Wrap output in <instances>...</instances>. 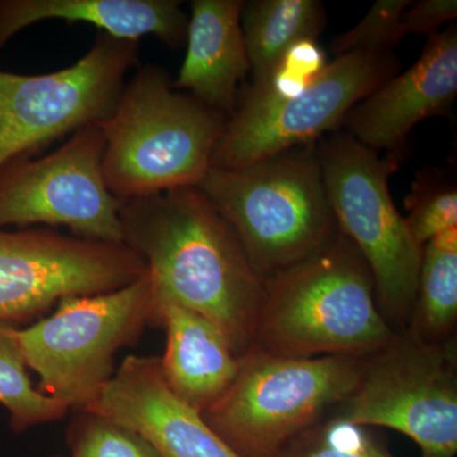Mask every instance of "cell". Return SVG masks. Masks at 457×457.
<instances>
[{
	"instance_id": "cell-1",
	"label": "cell",
	"mask_w": 457,
	"mask_h": 457,
	"mask_svg": "<svg viewBox=\"0 0 457 457\" xmlns=\"http://www.w3.org/2000/svg\"><path fill=\"white\" fill-rule=\"evenodd\" d=\"M123 245L143 258L153 306L176 303L212 321L237 357L253 347L262 278L233 227L197 187L121 204Z\"/></svg>"
},
{
	"instance_id": "cell-2",
	"label": "cell",
	"mask_w": 457,
	"mask_h": 457,
	"mask_svg": "<svg viewBox=\"0 0 457 457\" xmlns=\"http://www.w3.org/2000/svg\"><path fill=\"white\" fill-rule=\"evenodd\" d=\"M395 335L378 311L368 262L339 231L317 254L267 279L253 347L293 359H365Z\"/></svg>"
},
{
	"instance_id": "cell-3",
	"label": "cell",
	"mask_w": 457,
	"mask_h": 457,
	"mask_svg": "<svg viewBox=\"0 0 457 457\" xmlns=\"http://www.w3.org/2000/svg\"><path fill=\"white\" fill-rule=\"evenodd\" d=\"M227 121L225 114L177 92L162 66H137L113 112L99 123L108 191L123 204L197 187L212 168Z\"/></svg>"
},
{
	"instance_id": "cell-4",
	"label": "cell",
	"mask_w": 457,
	"mask_h": 457,
	"mask_svg": "<svg viewBox=\"0 0 457 457\" xmlns=\"http://www.w3.org/2000/svg\"><path fill=\"white\" fill-rule=\"evenodd\" d=\"M197 188L233 227L266 281L317 254L339 233L315 141L246 167L210 168Z\"/></svg>"
},
{
	"instance_id": "cell-5",
	"label": "cell",
	"mask_w": 457,
	"mask_h": 457,
	"mask_svg": "<svg viewBox=\"0 0 457 457\" xmlns=\"http://www.w3.org/2000/svg\"><path fill=\"white\" fill-rule=\"evenodd\" d=\"M233 384L204 411L206 425L239 457H276L295 436L350 398L363 359H293L252 347Z\"/></svg>"
},
{
	"instance_id": "cell-6",
	"label": "cell",
	"mask_w": 457,
	"mask_h": 457,
	"mask_svg": "<svg viewBox=\"0 0 457 457\" xmlns=\"http://www.w3.org/2000/svg\"><path fill=\"white\" fill-rule=\"evenodd\" d=\"M153 324L149 272L110 293L60 300L54 314L12 336L38 392L71 411L88 407L114 374V356Z\"/></svg>"
},
{
	"instance_id": "cell-7",
	"label": "cell",
	"mask_w": 457,
	"mask_h": 457,
	"mask_svg": "<svg viewBox=\"0 0 457 457\" xmlns=\"http://www.w3.org/2000/svg\"><path fill=\"white\" fill-rule=\"evenodd\" d=\"M318 156L339 231L371 270L378 311L395 332L404 330L416 302L422 248L390 196L387 177L395 156L381 159L348 132L324 140Z\"/></svg>"
},
{
	"instance_id": "cell-8",
	"label": "cell",
	"mask_w": 457,
	"mask_h": 457,
	"mask_svg": "<svg viewBox=\"0 0 457 457\" xmlns=\"http://www.w3.org/2000/svg\"><path fill=\"white\" fill-rule=\"evenodd\" d=\"M336 411L354 425L403 433L423 457H456V337L435 345L399 330L363 359L356 389Z\"/></svg>"
},
{
	"instance_id": "cell-9",
	"label": "cell",
	"mask_w": 457,
	"mask_h": 457,
	"mask_svg": "<svg viewBox=\"0 0 457 457\" xmlns=\"http://www.w3.org/2000/svg\"><path fill=\"white\" fill-rule=\"evenodd\" d=\"M139 41L99 31L73 65L54 73L0 71V165L111 116L139 62Z\"/></svg>"
},
{
	"instance_id": "cell-10",
	"label": "cell",
	"mask_w": 457,
	"mask_h": 457,
	"mask_svg": "<svg viewBox=\"0 0 457 457\" xmlns=\"http://www.w3.org/2000/svg\"><path fill=\"white\" fill-rule=\"evenodd\" d=\"M104 152L96 123L49 155H21L0 165V228L65 227L71 236L123 243L122 204L104 182Z\"/></svg>"
},
{
	"instance_id": "cell-11",
	"label": "cell",
	"mask_w": 457,
	"mask_h": 457,
	"mask_svg": "<svg viewBox=\"0 0 457 457\" xmlns=\"http://www.w3.org/2000/svg\"><path fill=\"white\" fill-rule=\"evenodd\" d=\"M147 270L123 243L51 228H0V323H29L71 296L110 293Z\"/></svg>"
},
{
	"instance_id": "cell-12",
	"label": "cell",
	"mask_w": 457,
	"mask_h": 457,
	"mask_svg": "<svg viewBox=\"0 0 457 457\" xmlns=\"http://www.w3.org/2000/svg\"><path fill=\"white\" fill-rule=\"evenodd\" d=\"M398 71L392 50L351 51L327 64L296 97L261 110L237 108L213 149L212 168L236 170L314 143Z\"/></svg>"
},
{
	"instance_id": "cell-13",
	"label": "cell",
	"mask_w": 457,
	"mask_h": 457,
	"mask_svg": "<svg viewBox=\"0 0 457 457\" xmlns=\"http://www.w3.org/2000/svg\"><path fill=\"white\" fill-rule=\"evenodd\" d=\"M130 427L159 457H239L177 398L162 374L161 357L130 354L88 407Z\"/></svg>"
},
{
	"instance_id": "cell-14",
	"label": "cell",
	"mask_w": 457,
	"mask_h": 457,
	"mask_svg": "<svg viewBox=\"0 0 457 457\" xmlns=\"http://www.w3.org/2000/svg\"><path fill=\"white\" fill-rule=\"evenodd\" d=\"M457 93V29L429 36L416 64L352 108L342 123L378 153L402 147L411 129L450 110Z\"/></svg>"
},
{
	"instance_id": "cell-15",
	"label": "cell",
	"mask_w": 457,
	"mask_h": 457,
	"mask_svg": "<svg viewBox=\"0 0 457 457\" xmlns=\"http://www.w3.org/2000/svg\"><path fill=\"white\" fill-rule=\"evenodd\" d=\"M177 0H0V53L18 32L42 21L84 22L123 40L154 36L170 49L187 40L188 17Z\"/></svg>"
},
{
	"instance_id": "cell-16",
	"label": "cell",
	"mask_w": 457,
	"mask_h": 457,
	"mask_svg": "<svg viewBox=\"0 0 457 457\" xmlns=\"http://www.w3.org/2000/svg\"><path fill=\"white\" fill-rule=\"evenodd\" d=\"M242 0H194L188 17L187 54L174 88L231 117L237 84L251 69L243 36Z\"/></svg>"
},
{
	"instance_id": "cell-17",
	"label": "cell",
	"mask_w": 457,
	"mask_h": 457,
	"mask_svg": "<svg viewBox=\"0 0 457 457\" xmlns=\"http://www.w3.org/2000/svg\"><path fill=\"white\" fill-rule=\"evenodd\" d=\"M153 326L163 327L167 335L161 357L165 383L177 398L203 414L233 384L239 359L212 321L179 303L153 306Z\"/></svg>"
},
{
	"instance_id": "cell-18",
	"label": "cell",
	"mask_w": 457,
	"mask_h": 457,
	"mask_svg": "<svg viewBox=\"0 0 457 457\" xmlns=\"http://www.w3.org/2000/svg\"><path fill=\"white\" fill-rule=\"evenodd\" d=\"M240 22L257 84L294 44L317 40L326 25V12L318 0H254L243 4Z\"/></svg>"
},
{
	"instance_id": "cell-19",
	"label": "cell",
	"mask_w": 457,
	"mask_h": 457,
	"mask_svg": "<svg viewBox=\"0 0 457 457\" xmlns=\"http://www.w3.org/2000/svg\"><path fill=\"white\" fill-rule=\"evenodd\" d=\"M456 323L457 228H453L423 245L416 302L405 330L437 345L456 337Z\"/></svg>"
},
{
	"instance_id": "cell-20",
	"label": "cell",
	"mask_w": 457,
	"mask_h": 457,
	"mask_svg": "<svg viewBox=\"0 0 457 457\" xmlns=\"http://www.w3.org/2000/svg\"><path fill=\"white\" fill-rule=\"evenodd\" d=\"M14 326L0 323V405L9 416V428L25 433L35 427L59 422L71 409L38 392L12 336Z\"/></svg>"
},
{
	"instance_id": "cell-21",
	"label": "cell",
	"mask_w": 457,
	"mask_h": 457,
	"mask_svg": "<svg viewBox=\"0 0 457 457\" xmlns=\"http://www.w3.org/2000/svg\"><path fill=\"white\" fill-rule=\"evenodd\" d=\"M326 66V53L317 40L296 42L262 82L245 90L237 102L236 110H261L296 97L317 79Z\"/></svg>"
},
{
	"instance_id": "cell-22",
	"label": "cell",
	"mask_w": 457,
	"mask_h": 457,
	"mask_svg": "<svg viewBox=\"0 0 457 457\" xmlns=\"http://www.w3.org/2000/svg\"><path fill=\"white\" fill-rule=\"evenodd\" d=\"M276 457H395L366 429L328 414L287 442Z\"/></svg>"
},
{
	"instance_id": "cell-23",
	"label": "cell",
	"mask_w": 457,
	"mask_h": 457,
	"mask_svg": "<svg viewBox=\"0 0 457 457\" xmlns=\"http://www.w3.org/2000/svg\"><path fill=\"white\" fill-rule=\"evenodd\" d=\"M69 457H159L130 427L88 409L73 411L66 428Z\"/></svg>"
},
{
	"instance_id": "cell-24",
	"label": "cell",
	"mask_w": 457,
	"mask_h": 457,
	"mask_svg": "<svg viewBox=\"0 0 457 457\" xmlns=\"http://www.w3.org/2000/svg\"><path fill=\"white\" fill-rule=\"evenodd\" d=\"M405 224L420 248L450 228H457V189L441 174L417 177L407 197Z\"/></svg>"
},
{
	"instance_id": "cell-25",
	"label": "cell",
	"mask_w": 457,
	"mask_h": 457,
	"mask_svg": "<svg viewBox=\"0 0 457 457\" xmlns=\"http://www.w3.org/2000/svg\"><path fill=\"white\" fill-rule=\"evenodd\" d=\"M411 4V0H378L359 25L336 37L333 53L341 56L356 50H392L407 36L402 16Z\"/></svg>"
},
{
	"instance_id": "cell-26",
	"label": "cell",
	"mask_w": 457,
	"mask_h": 457,
	"mask_svg": "<svg viewBox=\"0 0 457 457\" xmlns=\"http://www.w3.org/2000/svg\"><path fill=\"white\" fill-rule=\"evenodd\" d=\"M456 17V0H420L405 9L402 27L405 35L411 32L432 36L437 33L438 27Z\"/></svg>"
},
{
	"instance_id": "cell-27",
	"label": "cell",
	"mask_w": 457,
	"mask_h": 457,
	"mask_svg": "<svg viewBox=\"0 0 457 457\" xmlns=\"http://www.w3.org/2000/svg\"><path fill=\"white\" fill-rule=\"evenodd\" d=\"M54 457H62V456H54Z\"/></svg>"
}]
</instances>
